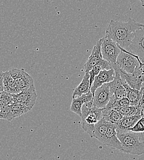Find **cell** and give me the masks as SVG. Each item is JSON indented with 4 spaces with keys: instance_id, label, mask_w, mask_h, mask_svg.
I'll return each instance as SVG.
<instances>
[{
    "instance_id": "3",
    "label": "cell",
    "mask_w": 144,
    "mask_h": 160,
    "mask_svg": "<svg viewBox=\"0 0 144 160\" xmlns=\"http://www.w3.org/2000/svg\"><path fill=\"white\" fill-rule=\"evenodd\" d=\"M81 118L83 130L88 133L91 138H92L96 124L103 118V109L94 107L93 100H92L82 105Z\"/></svg>"
},
{
    "instance_id": "15",
    "label": "cell",
    "mask_w": 144,
    "mask_h": 160,
    "mask_svg": "<svg viewBox=\"0 0 144 160\" xmlns=\"http://www.w3.org/2000/svg\"><path fill=\"white\" fill-rule=\"evenodd\" d=\"M92 100H93V94L91 91H89L88 93L83 94L81 97L73 99L70 109L72 112L75 113L81 117L82 105L86 103L91 102Z\"/></svg>"
},
{
    "instance_id": "4",
    "label": "cell",
    "mask_w": 144,
    "mask_h": 160,
    "mask_svg": "<svg viewBox=\"0 0 144 160\" xmlns=\"http://www.w3.org/2000/svg\"><path fill=\"white\" fill-rule=\"evenodd\" d=\"M120 49L122 52L117 59L116 64L121 70L126 73L132 74L139 67H142V62L137 56L124 49L121 48Z\"/></svg>"
},
{
    "instance_id": "31",
    "label": "cell",
    "mask_w": 144,
    "mask_h": 160,
    "mask_svg": "<svg viewBox=\"0 0 144 160\" xmlns=\"http://www.w3.org/2000/svg\"><path fill=\"white\" fill-rule=\"evenodd\" d=\"M144 66V62H142V67Z\"/></svg>"
},
{
    "instance_id": "18",
    "label": "cell",
    "mask_w": 144,
    "mask_h": 160,
    "mask_svg": "<svg viewBox=\"0 0 144 160\" xmlns=\"http://www.w3.org/2000/svg\"><path fill=\"white\" fill-rule=\"evenodd\" d=\"M142 118L141 115H135L129 117H124L119 122L115 124L117 132L130 131Z\"/></svg>"
},
{
    "instance_id": "11",
    "label": "cell",
    "mask_w": 144,
    "mask_h": 160,
    "mask_svg": "<svg viewBox=\"0 0 144 160\" xmlns=\"http://www.w3.org/2000/svg\"><path fill=\"white\" fill-rule=\"evenodd\" d=\"M103 38L98 40L94 45L92 52L87 62L84 64V72L87 73L90 72L93 67L100 63L103 60L101 52V46L103 42Z\"/></svg>"
},
{
    "instance_id": "13",
    "label": "cell",
    "mask_w": 144,
    "mask_h": 160,
    "mask_svg": "<svg viewBox=\"0 0 144 160\" xmlns=\"http://www.w3.org/2000/svg\"><path fill=\"white\" fill-rule=\"evenodd\" d=\"M115 72L113 68L109 70H102L99 74L96 77L94 81L91 88V92L94 95L96 91L104 84L110 83L115 78Z\"/></svg>"
},
{
    "instance_id": "2",
    "label": "cell",
    "mask_w": 144,
    "mask_h": 160,
    "mask_svg": "<svg viewBox=\"0 0 144 160\" xmlns=\"http://www.w3.org/2000/svg\"><path fill=\"white\" fill-rule=\"evenodd\" d=\"M117 136L124 153L136 155L144 154V142L141 140L138 133L131 131L117 132Z\"/></svg>"
},
{
    "instance_id": "25",
    "label": "cell",
    "mask_w": 144,
    "mask_h": 160,
    "mask_svg": "<svg viewBox=\"0 0 144 160\" xmlns=\"http://www.w3.org/2000/svg\"><path fill=\"white\" fill-rule=\"evenodd\" d=\"M0 119L6 120L11 121V105L0 107Z\"/></svg>"
},
{
    "instance_id": "30",
    "label": "cell",
    "mask_w": 144,
    "mask_h": 160,
    "mask_svg": "<svg viewBox=\"0 0 144 160\" xmlns=\"http://www.w3.org/2000/svg\"><path fill=\"white\" fill-rule=\"evenodd\" d=\"M141 2H142V6H144V0H141Z\"/></svg>"
},
{
    "instance_id": "5",
    "label": "cell",
    "mask_w": 144,
    "mask_h": 160,
    "mask_svg": "<svg viewBox=\"0 0 144 160\" xmlns=\"http://www.w3.org/2000/svg\"><path fill=\"white\" fill-rule=\"evenodd\" d=\"M112 65V67L118 72L120 77L126 81L131 88L139 91L141 90L144 83V66L142 68L139 67L133 73L130 74L121 70L117 64Z\"/></svg>"
},
{
    "instance_id": "20",
    "label": "cell",
    "mask_w": 144,
    "mask_h": 160,
    "mask_svg": "<svg viewBox=\"0 0 144 160\" xmlns=\"http://www.w3.org/2000/svg\"><path fill=\"white\" fill-rule=\"evenodd\" d=\"M89 74L87 73H85L82 78V81L80 84L74 89L73 92L72 98L73 99H75L77 98L81 97L83 94L88 93L91 89V84L89 80Z\"/></svg>"
},
{
    "instance_id": "1",
    "label": "cell",
    "mask_w": 144,
    "mask_h": 160,
    "mask_svg": "<svg viewBox=\"0 0 144 160\" xmlns=\"http://www.w3.org/2000/svg\"><path fill=\"white\" fill-rule=\"evenodd\" d=\"M144 28V24L129 18L127 22L112 20L107 30L106 37L114 41L118 46L127 49L135 37V33Z\"/></svg>"
},
{
    "instance_id": "26",
    "label": "cell",
    "mask_w": 144,
    "mask_h": 160,
    "mask_svg": "<svg viewBox=\"0 0 144 160\" xmlns=\"http://www.w3.org/2000/svg\"><path fill=\"white\" fill-rule=\"evenodd\" d=\"M130 131L136 133H144V117H142L135 124V126Z\"/></svg>"
},
{
    "instance_id": "6",
    "label": "cell",
    "mask_w": 144,
    "mask_h": 160,
    "mask_svg": "<svg viewBox=\"0 0 144 160\" xmlns=\"http://www.w3.org/2000/svg\"><path fill=\"white\" fill-rule=\"evenodd\" d=\"M101 52L103 59L112 64H116L122 51L118 44L107 37L103 38Z\"/></svg>"
},
{
    "instance_id": "7",
    "label": "cell",
    "mask_w": 144,
    "mask_h": 160,
    "mask_svg": "<svg viewBox=\"0 0 144 160\" xmlns=\"http://www.w3.org/2000/svg\"><path fill=\"white\" fill-rule=\"evenodd\" d=\"M9 73L15 81L17 86L21 91H23L34 85L33 78L23 68H12L9 70Z\"/></svg>"
},
{
    "instance_id": "24",
    "label": "cell",
    "mask_w": 144,
    "mask_h": 160,
    "mask_svg": "<svg viewBox=\"0 0 144 160\" xmlns=\"http://www.w3.org/2000/svg\"><path fill=\"white\" fill-rule=\"evenodd\" d=\"M13 103V94L5 91L0 92V107L11 105Z\"/></svg>"
},
{
    "instance_id": "14",
    "label": "cell",
    "mask_w": 144,
    "mask_h": 160,
    "mask_svg": "<svg viewBox=\"0 0 144 160\" xmlns=\"http://www.w3.org/2000/svg\"><path fill=\"white\" fill-rule=\"evenodd\" d=\"M102 143L105 145L118 149L123 152V147L120 141L118 138L115 124H111Z\"/></svg>"
},
{
    "instance_id": "16",
    "label": "cell",
    "mask_w": 144,
    "mask_h": 160,
    "mask_svg": "<svg viewBox=\"0 0 144 160\" xmlns=\"http://www.w3.org/2000/svg\"><path fill=\"white\" fill-rule=\"evenodd\" d=\"M123 79V78H122ZM123 84L126 89L127 98L130 102V105L137 107L139 105L141 100L143 98L142 91H139L135 89L131 88L125 80L123 79Z\"/></svg>"
},
{
    "instance_id": "29",
    "label": "cell",
    "mask_w": 144,
    "mask_h": 160,
    "mask_svg": "<svg viewBox=\"0 0 144 160\" xmlns=\"http://www.w3.org/2000/svg\"><path fill=\"white\" fill-rule=\"evenodd\" d=\"M141 90L142 91V93H143V98L144 99V84H143V87H142V88L141 89Z\"/></svg>"
},
{
    "instance_id": "17",
    "label": "cell",
    "mask_w": 144,
    "mask_h": 160,
    "mask_svg": "<svg viewBox=\"0 0 144 160\" xmlns=\"http://www.w3.org/2000/svg\"><path fill=\"white\" fill-rule=\"evenodd\" d=\"M110 125L111 123L108 122L103 117L101 120L96 124L92 132V138H96L102 143Z\"/></svg>"
},
{
    "instance_id": "12",
    "label": "cell",
    "mask_w": 144,
    "mask_h": 160,
    "mask_svg": "<svg viewBox=\"0 0 144 160\" xmlns=\"http://www.w3.org/2000/svg\"><path fill=\"white\" fill-rule=\"evenodd\" d=\"M114 70L115 76L114 80L109 83L110 91L112 96H115L118 99H121L127 97L126 89L124 87L123 79L120 77L118 72L115 69Z\"/></svg>"
},
{
    "instance_id": "9",
    "label": "cell",
    "mask_w": 144,
    "mask_h": 160,
    "mask_svg": "<svg viewBox=\"0 0 144 160\" xmlns=\"http://www.w3.org/2000/svg\"><path fill=\"white\" fill-rule=\"evenodd\" d=\"M111 97L109 83L104 84L96 91L93 95L94 107L101 109L105 108Z\"/></svg>"
},
{
    "instance_id": "22",
    "label": "cell",
    "mask_w": 144,
    "mask_h": 160,
    "mask_svg": "<svg viewBox=\"0 0 144 160\" xmlns=\"http://www.w3.org/2000/svg\"><path fill=\"white\" fill-rule=\"evenodd\" d=\"M30 110L28 107L25 106L24 105L14 102L11 105V116L12 120L19 117L22 115L29 112Z\"/></svg>"
},
{
    "instance_id": "8",
    "label": "cell",
    "mask_w": 144,
    "mask_h": 160,
    "mask_svg": "<svg viewBox=\"0 0 144 160\" xmlns=\"http://www.w3.org/2000/svg\"><path fill=\"white\" fill-rule=\"evenodd\" d=\"M37 96L35 87L33 86L17 94H13L14 103H20L32 110L35 105Z\"/></svg>"
},
{
    "instance_id": "23",
    "label": "cell",
    "mask_w": 144,
    "mask_h": 160,
    "mask_svg": "<svg viewBox=\"0 0 144 160\" xmlns=\"http://www.w3.org/2000/svg\"><path fill=\"white\" fill-rule=\"evenodd\" d=\"M119 112L124 117H129L135 115H139V108L138 107H134V106H126V107H118L114 108Z\"/></svg>"
},
{
    "instance_id": "10",
    "label": "cell",
    "mask_w": 144,
    "mask_h": 160,
    "mask_svg": "<svg viewBox=\"0 0 144 160\" xmlns=\"http://www.w3.org/2000/svg\"><path fill=\"white\" fill-rule=\"evenodd\" d=\"M127 51L137 56L142 62H144V28L135 33L134 38Z\"/></svg>"
},
{
    "instance_id": "28",
    "label": "cell",
    "mask_w": 144,
    "mask_h": 160,
    "mask_svg": "<svg viewBox=\"0 0 144 160\" xmlns=\"http://www.w3.org/2000/svg\"><path fill=\"white\" fill-rule=\"evenodd\" d=\"M3 76L4 72L0 71V92L4 91L3 90Z\"/></svg>"
},
{
    "instance_id": "19",
    "label": "cell",
    "mask_w": 144,
    "mask_h": 160,
    "mask_svg": "<svg viewBox=\"0 0 144 160\" xmlns=\"http://www.w3.org/2000/svg\"><path fill=\"white\" fill-rule=\"evenodd\" d=\"M3 90L11 94H17L22 92L8 71L4 72Z\"/></svg>"
},
{
    "instance_id": "27",
    "label": "cell",
    "mask_w": 144,
    "mask_h": 160,
    "mask_svg": "<svg viewBox=\"0 0 144 160\" xmlns=\"http://www.w3.org/2000/svg\"><path fill=\"white\" fill-rule=\"evenodd\" d=\"M139 108V115L142 117H144V99L142 98L141 100L139 105L137 106Z\"/></svg>"
},
{
    "instance_id": "21",
    "label": "cell",
    "mask_w": 144,
    "mask_h": 160,
    "mask_svg": "<svg viewBox=\"0 0 144 160\" xmlns=\"http://www.w3.org/2000/svg\"><path fill=\"white\" fill-rule=\"evenodd\" d=\"M103 117L111 124H116L124 118L123 116L117 110L103 109Z\"/></svg>"
}]
</instances>
